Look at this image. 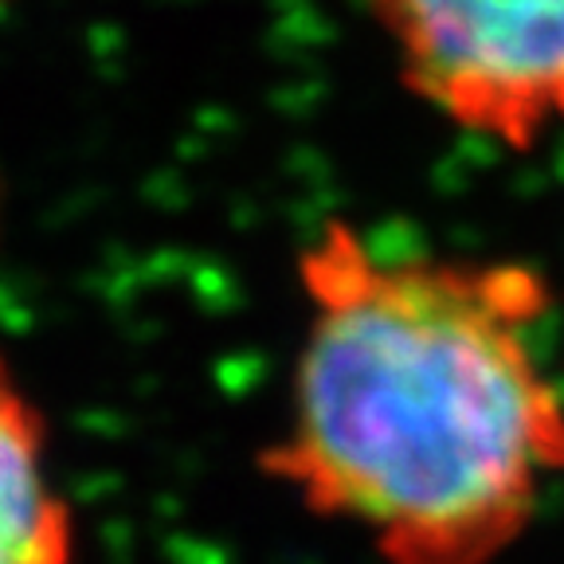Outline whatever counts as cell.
<instances>
[{
	"label": "cell",
	"instance_id": "cell-1",
	"mask_svg": "<svg viewBox=\"0 0 564 564\" xmlns=\"http://www.w3.org/2000/svg\"><path fill=\"white\" fill-rule=\"evenodd\" d=\"M286 427L259 470L384 564H494L564 475L541 357L553 282L525 259L392 256L349 220L299 256Z\"/></svg>",
	"mask_w": 564,
	"mask_h": 564
},
{
	"label": "cell",
	"instance_id": "cell-2",
	"mask_svg": "<svg viewBox=\"0 0 564 564\" xmlns=\"http://www.w3.org/2000/svg\"><path fill=\"white\" fill-rule=\"evenodd\" d=\"M400 83L447 126L498 150L564 130V0H361Z\"/></svg>",
	"mask_w": 564,
	"mask_h": 564
},
{
	"label": "cell",
	"instance_id": "cell-3",
	"mask_svg": "<svg viewBox=\"0 0 564 564\" xmlns=\"http://www.w3.org/2000/svg\"><path fill=\"white\" fill-rule=\"evenodd\" d=\"M47 420L0 352V564H75L79 529L47 467Z\"/></svg>",
	"mask_w": 564,
	"mask_h": 564
}]
</instances>
